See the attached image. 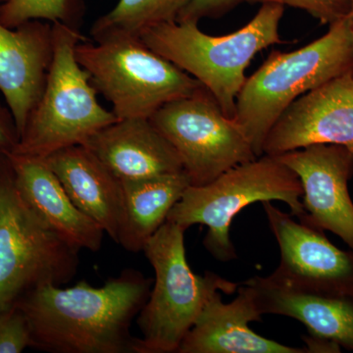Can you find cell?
<instances>
[{
    "mask_svg": "<svg viewBox=\"0 0 353 353\" xmlns=\"http://www.w3.org/2000/svg\"><path fill=\"white\" fill-rule=\"evenodd\" d=\"M153 285L126 269L101 287L81 281L71 288L48 285L15 304L29 327L30 347L51 353H136L131 326Z\"/></svg>",
    "mask_w": 353,
    "mask_h": 353,
    "instance_id": "obj_1",
    "label": "cell"
},
{
    "mask_svg": "<svg viewBox=\"0 0 353 353\" xmlns=\"http://www.w3.org/2000/svg\"><path fill=\"white\" fill-rule=\"evenodd\" d=\"M353 71V27L348 15L330 25L322 38L304 48L272 51L241 88L234 121L257 157L280 116L301 95Z\"/></svg>",
    "mask_w": 353,
    "mask_h": 353,
    "instance_id": "obj_2",
    "label": "cell"
},
{
    "mask_svg": "<svg viewBox=\"0 0 353 353\" xmlns=\"http://www.w3.org/2000/svg\"><path fill=\"white\" fill-rule=\"evenodd\" d=\"M284 7L261 4L250 23L226 36L205 34L197 23L171 22L150 28L139 38L208 88L223 112L234 119L236 97L250 61L260 51L283 43L279 25Z\"/></svg>",
    "mask_w": 353,
    "mask_h": 353,
    "instance_id": "obj_3",
    "label": "cell"
},
{
    "mask_svg": "<svg viewBox=\"0 0 353 353\" xmlns=\"http://www.w3.org/2000/svg\"><path fill=\"white\" fill-rule=\"evenodd\" d=\"M187 229L166 222L146 243L143 252L153 267L150 296L137 317L141 338L136 353H175L202 309L216 292L232 294L239 284L206 272L196 275L185 255Z\"/></svg>",
    "mask_w": 353,
    "mask_h": 353,
    "instance_id": "obj_4",
    "label": "cell"
},
{
    "mask_svg": "<svg viewBox=\"0 0 353 353\" xmlns=\"http://www.w3.org/2000/svg\"><path fill=\"white\" fill-rule=\"evenodd\" d=\"M79 253L28 203L7 150H0V313L32 290L68 284Z\"/></svg>",
    "mask_w": 353,
    "mask_h": 353,
    "instance_id": "obj_5",
    "label": "cell"
},
{
    "mask_svg": "<svg viewBox=\"0 0 353 353\" xmlns=\"http://www.w3.org/2000/svg\"><path fill=\"white\" fill-rule=\"evenodd\" d=\"M52 32L53 58L43 95L11 152L46 158L69 146L83 145L118 120L99 104L90 75L77 61L76 46L87 38L62 23H52Z\"/></svg>",
    "mask_w": 353,
    "mask_h": 353,
    "instance_id": "obj_6",
    "label": "cell"
},
{
    "mask_svg": "<svg viewBox=\"0 0 353 353\" xmlns=\"http://www.w3.org/2000/svg\"><path fill=\"white\" fill-rule=\"evenodd\" d=\"M303 190L292 169L276 157L263 154L238 165L204 185H190L171 209L167 220L189 229L208 227L203 240L206 250L222 262L236 259L230 238L232 221L255 202H285L299 221L303 219Z\"/></svg>",
    "mask_w": 353,
    "mask_h": 353,
    "instance_id": "obj_7",
    "label": "cell"
},
{
    "mask_svg": "<svg viewBox=\"0 0 353 353\" xmlns=\"http://www.w3.org/2000/svg\"><path fill=\"white\" fill-rule=\"evenodd\" d=\"M75 55L97 94L112 104L118 120L150 119L165 104L202 87L137 37L85 39L77 44Z\"/></svg>",
    "mask_w": 353,
    "mask_h": 353,
    "instance_id": "obj_8",
    "label": "cell"
},
{
    "mask_svg": "<svg viewBox=\"0 0 353 353\" xmlns=\"http://www.w3.org/2000/svg\"><path fill=\"white\" fill-rule=\"evenodd\" d=\"M150 121L178 152L190 185H208L257 158L241 128L203 85L165 104Z\"/></svg>",
    "mask_w": 353,
    "mask_h": 353,
    "instance_id": "obj_9",
    "label": "cell"
},
{
    "mask_svg": "<svg viewBox=\"0 0 353 353\" xmlns=\"http://www.w3.org/2000/svg\"><path fill=\"white\" fill-rule=\"evenodd\" d=\"M280 248L278 268L267 276L277 284L314 294L353 296V250L345 252L325 233L262 202Z\"/></svg>",
    "mask_w": 353,
    "mask_h": 353,
    "instance_id": "obj_10",
    "label": "cell"
},
{
    "mask_svg": "<svg viewBox=\"0 0 353 353\" xmlns=\"http://www.w3.org/2000/svg\"><path fill=\"white\" fill-rule=\"evenodd\" d=\"M303 185V219L299 222L340 236L353 250V202L348 182L353 152L338 145H313L276 157Z\"/></svg>",
    "mask_w": 353,
    "mask_h": 353,
    "instance_id": "obj_11",
    "label": "cell"
},
{
    "mask_svg": "<svg viewBox=\"0 0 353 353\" xmlns=\"http://www.w3.org/2000/svg\"><path fill=\"white\" fill-rule=\"evenodd\" d=\"M313 145H338L353 152V71L292 102L265 139L263 154L278 157Z\"/></svg>",
    "mask_w": 353,
    "mask_h": 353,
    "instance_id": "obj_12",
    "label": "cell"
},
{
    "mask_svg": "<svg viewBox=\"0 0 353 353\" xmlns=\"http://www.w3.org/2000/svg\"><path fill=\"white\" fill-rule=\"evenodd\" d=\"M52 58V23L31 20L14 29L0 23V92L20 134L43 95Z\"/></svg>",
    "mask_w": 353,
    "mask_h": 353,
    "instance_id": "obj_13",
    "label": "cell"
},
{
    "mask_svg": "<svg viewBox=\"0 0 353 353\" xmlns=\"http://www.w3.org/2000/svg\"><path fill=\"white\" fill-rule=\"evenodd\" d=\"M222 294L209 299L176 353H309L306 347H288L250 328L262 317L252 285H239L230 303H223Z\"/></svg>",
    "mask_w": 353,
    "mask_h": 353,
    "instance_id": "obj_14",
    "label": "cell"
},
{
    "mask_svg": "<svg viewBox=\"0 0 353 353\" xmlns=\"http://www.w3.org/2000/svg\"><path fill=\"white\" fill-rule=\"evenodd\" d=\"M83 145L121 181L183 171L174 146L146 118L117 120L95 132Z\"/></svg>",
    "mask_w": 353,
    "mask_h": 353,
    "instance_id": "obj_15",
    "label": "cell"
},
{
    "mask_svg": "<svg viewBox=\"0 0 353 353\" xmlns=\"http://www.w3.org/2000/svg\"><path fill=\"white\" fill-rule=\"evenodd\" d=\"M43 159L77 208L119 243L125 223L120 179L83 145L69 146Z\"/></svg>",
    "mask_w": 353,
    "mask_h": 353,
    "instance_id": "obj_16",
    "label": "cell"
},
{
    "mask_svg": "<svg viewBox=\"0 0 353 353\" xmlns=\"http://www.w3.org/2000/svg\"><path fill=\"white\" fill-rule=\"evenodd\" d=\"M7 153L18 189L46 224L78 250L99 252L105 232L77 208L46 160Z\"/></svg>",
    "mask_w": 353,
    "mask_h": 353,
    "instance_id": "obj_17",
    "label": "cell"
},
{
    "mask_svg": "<svg viewBox=\"0 0 353 353\" xmlns=\"http://www.w3.org/2000/svg\"><path fill=\"white\" fill-rule=\"evenodd\" d=\"M255 290L260 312L294 318L309 336L334 341L353 352V296H331L292 289L268 277L245 281Z\"/></svg>",
    "mask_w": 353,
    "mask_h": 353,
    "instance_id": "obj_18",
    "label": "cell"
},
{
    "mask_svg": "<svg viewBox=\"0 0 353 353\" xmlns=\"http://www.w3.org/2000/svg\"><path fill=\"white\" fill-rule=\"evenodd\" d=\"M121 182L125 223L119 245L128 252H143L146 243L166 222L171 209L190 187V179L183 171Z\"/></svg>",
    "mask_w": 353,
    "mask_h": 353,
    "instance_id": "obj_19",
    "label": "cell"
},
{
    "mask_svg": "<svg viewBox=\"0 0 353 353\" xmlns=\"http://www.w3.org/2000/svg\"><path fill=\"white\" fill-rule=\"evenodd\" d=\"M190 0H119L112 10L95 21L92 41L137 37L155 26L176 22Z\"/></svg>",
    "mask_w": 353,
    "mask_h": 353,
    "instance_id": "obj_20",
    "label": "cell"
},
{
    "mask_svg": "<svg viewBox=\"0 0 353 353\" xmlns=\"http://www.w3.org/2000/svg\"><path fill=\"white\" fill-rule=\"evenodd\" d=\"M82 0H8L0 4V23L14 29L31 20L62 23L79 30Z\"/></svg>",
    "mask_w": 353,
    "mask_h": 353,
    "instance_id": "obj_21",
    "label": "cell"
},
{
    "mask_svg": "<svg viewBox=\"0 0 353 353\" xmlns=\"http://www.w3.org/2000/svg\"><path fill=\"white\" fill-rule=\"evenodd\" d=\"M29 327L17 306L0 313V353H20L30 347Z\"/></svg>",
    "mask_w": 353,
    "mask_h": 353,
    "instance_id": "obj_22",
    "label": "cell"
},
{
    "mask_svg": "<svg viewBox=\"0 0 353 353\" xmlns=\"http://www.w3.org/2000/svg\"><path fill=\"white\" fill-rule=\"evenodd\" d=\"M250 3H278L301 9L323 23L333 24L347 17L350 13V0H245Z\"/></svg>",
    "mask_w": 353,
    "mask_h": 353,
    "instance_id": "obj_23",
    "label": "cell"
},
{
    "mask_svg": "<svg viewBox=\"0 0 353 353\" xmlns=\"http://www.w3.org/2000/svg\"><path fill=\"white\" fill-rule=\"evenodd\" d=\"M245 0H190L183 9L176 22H192L199 24L205 18H218Z\"/></svg>",
    "mask_w": 353,
    "mask_h": 353,
    "instance_id": "obj_24",
    "label": "cell"
},
{
    "mask_svg": "<svg viewBox=\"0 0 353 353\" xmlns=\"http://www.w3.org/2000/svg\"><path fill=\"white\" fill-rule=\"evenodd\" d=\"M19 139V131L12 112L7 104L2 103L0 99V150L11 152Z\"/></svg>",
    "mask_w": 353,
    "mask_h": 353,
    "instance_id": "obj_25",
    "label": "cell"
},
{
    "mask_svg": "<svg viewBox=\"0 0 353 353\" xmlns=\"http://www.w3.org/2000/svg\"><path fill=\"white\" fill-rule=\"evenodd\" d=\"M348 17H350V22H352L353 27V0H350V13H348Z\"/></svg>",
    "mask_w": 353,
    "mask_h": 353,
    "instance_id": "obj_26",
    "label": "cell"
},
{
    "mask_svg": "<svg viewBox=\"0 0 353 353\" xmlns=\"http://www.w3.org/2000/svg\"><path fill=\"white\" fill-rule=\"evenodd\" d=\"M7 1H8V0H0V4L6 3Z\"/></svg>",
    "mask_w": 353,
    "mask_h": 353,
    "instance_id": "obj_27",
    "label": "cell"
}]
</instances>
